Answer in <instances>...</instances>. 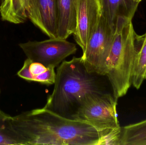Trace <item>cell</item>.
Returning <instances> with one entry per match:
<instances>
[{
    "instance_id": "cell-17",
    "label": "cell",
    "mask_w": 146,
    "mask_h": 145,
    "mask_svg": "<svg viewBox=\"0 0 146 145\" xmlns=\"http://www.w3.org/2000/svg\"><path fill=\"white\" fill-rule=\"evenodd\" d=\"M48 67H46L43 65L37 62H32L30 66V70L31 74L34 78L35 77L43 73L48 70Z\"/></svg>"
},
{
    "instance_id": "cell-13",
    "label": "cell",
    "mask_w": 146,
    "mask_h": 145,
    "mask_svg": "<svg viewBox=\"0 0 146 145\" xmlns=\"http://www.w3.org/2000/svg\"><path fill=\"white\" fill-rule=\"evenodd\" d=\"M120 145H146V120L121 127Z\"/></svg>"
},
{
    "instance_id": "cell-15",
    "label": "cell",
    "mask_w": 146,
    "mask_h": 145,
    "mask_svg": "<svg viewBox=\"0 0 146 145\" xmlns=\"http://www.w3.org/2000/svg\"><path fill=\"white\" fill-rule=\"evenodd\" d=\"M54 68L53 67H48L47 71L34 77V81L46 85L54 84L56 77Z\"/></svg>"
},
{
    "instance_id": "cell-8",
    "label": "cell",
    "mask_w": 146,
    "mask_h": 145,
    "mask_svg": "<svg viewBox=\"0 0 146 145\" xmlns=\"http://www.w3.org/2000/svg\"><path fill=\"white\" fill-rule=\"evenodd\" d=\"M28 19L50 38H57L56 0H33Z\"/></svg>"
},
{
    "instance_id": "cell-4",
    "label": "cell",
    "mask_w": 146,
    "mask_h": 145,
    "mask_svg": "<svg viewBox=\"0 0 146 145\" xmlns=\"http://www.w3.org/2000/svg\"><path fill=\"white\" fill-rule=\"evenodd\" d=\"M115 31L102 15L82 56L87 70L106 76V65Z\"/></svg>"
},
{
    "instance_id": "cell-1",
    "label": "cell",
    "mask_w": 146,
    "mask_h": 145,
    "mask_svg": "<svg viewBox=\"0 0 146 145\" xmlns=\"http://www.w3.org/2000/svg\"><path fill=\"white\" fill-rule=\"evenodd\" d=\"M11 123L23 145H99L101 137L89 123L44 108L12 117Z\"/></svg>"
},
{
    "instance_id": "cell-5",
    "label": "cell",
    "mask_w": 146,
    "mask_h": 145,
    "mask_svg": "<svg viewBox=\"0 0 146 145\" xmlns=\"http://www.w3.org/2000/svg\"><path fill=\"white\" fill-rule=\"evenodd\" d=\"M117 101L111 93L95 98L79 110L75 120L89 123L102 136L120 127L117 111Z\"/></svg>"
},
{
    "instance_id": "cell-10",
    "label": "cell",
    "mask_w": 146,
    "mask_h": 145,
    "mask_svg": "<svg viewBox=\"0 0 146 145\" xmlns=\"http://www.w3.org/2000/svg\"><path fill=\"white\" fill-rule=\"evenodd\" d=\"M103 15L115 31L119 17L133 20L139 3L131 0H102Z\"/></svg>"
},
{
    "instance_id": "cell-3",
    "label": "cell",
    "mask_w": 146,
    "mask_h": 145,
    "mask_svg": "<svg viewBox=\"0 0 146 145\" xmlns=\"http://www.w3.org/2000/svg\"><path fill=\"white\" fill-rule=\"evenodd\" d=\"M136 34L132 20L123 17L117 18L106 73L113 96L117 100L127 94L132 85L137 52Z\"/></svg>"
},
{
    "instance_id": "cell-19",
    "label": "cell",
    "mask_w": 146,
    "mask_h": 145,
    "mask_svg": "<svg viewBox=\"0 0 146 145\" xmlns=\"http://www.w3.org/2000/svg\"><path fill=\"white\" fill-rule=\"evenodd\" d=\"M145 79H146V75H145Z\"/></svg>"
},
{
    "instance_id": "cell-9",
    "label": "cell",
    "mask_w": 146,
    "mask_h": 145,
    "mask_svg": "<svg viewBox=\"0 0 146 145\" xmlns=\"http://www.w3.org/2000/svg\"><path fill=\"white\" fill-rule=\"evenodd\" d=\"M58 11L57 38L66 39L76 26V0H56Z\"/></svg>"
},
{
    "instance_id": "cell-7",
    "label": "cell",
    "mask_w": 146,
    "mask_h": 145,
    "mask_svg": "<svg viewBox=\"0 0 146 145\" xmlns=\"http://www.w3.org/2000/svg\"><path fill=\"white\" fill-rule=\"evenodd\" d=\"M103 12L102 0H76V26L73 34L82 53Z\"/></svg>"
},
{
    "instance_id": "cell-18",
    "label": "cell",
    "mask_w": 146,
    "mask_h": 145,
    "mask_svg": "<svg viewBox=\"0 0 146 145\" xmlns=\"http://www.w3.org/2000/svg\"><path fill=\"white\" fill-rule=\"evenodd\" d=\"M131 1H133L134 2L136 3H139H139L142 0H131Z\"/></svg>"
},
{
    "instance_id": "cell-12",
    "label": "cell",
    "mask_w": 146,
    "mask_h": 145,
    "mask_svg": "<svg viewBox=\"0 0 146 145\" xmlns=\"http://www.w3.org/2000/svg\"><path fill=\"white\" fill-rule=\"evenodd\" d=\"M135 44L137 49L132 77V85L139 89L145 79L146 72V32L144 35H135Z\"/></svg>"
},
{
    "instance_id": "cell-11",
    "label": "cell",
    "mask_w": 146,
    "mask_h": 145,
    "mask_svg": "<svg viewBox=\"0 0 146 145\" xmlns=\"http://www.w3.org/2000/svg\"><path fill=\"white\" fill-rule=\"evenodd\" d=\"M33 0H3L0 15L3 21L19 24L28 19V13Z\"/></svg>"
},
{
    "instance_id": "cell-14",
    "label": "cell",
    "mask_w": 146,
    "mask_h": 145,
    "mask_svg": "<svg viewBox=\"0 0 146 145\" xmlns=\"http://www.w3.org/2000/svg\"><path fill=\"white\" fill-rule=\"evenodd\" d=\"M11 118L0 110V145H23L12 126Z\"/></svg>"
},
{
    "instance_id": "cell-6",
    "label": "cell",
    "mask_w": 146,
    "mask_h": 145,
    "mask_svg": "<svg viewBox=\"0 0 146 145\" xmlns=\"http://www.w3.org/2000/svg\"><path fill=\"white\" fill-rule=\"evenodd\" d=\"M27 58L46 67L55 68L77 51L76 45L66 39L50 38L38 41H29L19 44Z\"/></svg>"
},
{
    "instance_id": "cell-2",
    "label": "cell",
    "mask_w": 146,
    "mask_h": 145,
    "mask_svg": "<svg viewBox=\"0 0 146 145\" xmlns=\"http://www.w3.org/2000/svg\"><path fill=\"white\" fill-rule=\"evenodd\" d=\"M106 77L88 72L82 57L64 60L57 68L53 92L43 108L75 120L83 106L95 98L110 93L107 91Z\"/></svg>"
},
{
    "instance_id": "cell-16",
    "label": "cell",
    "mask_w": 146,
    "mask_h": 145,
    "mask_svg": "<svg viewBox=\"0 0 146 145\" xmlns=\"http://www.w3.org/2000/svg\"><path fill=\"white\" fill-rule=\"evenodd\" d=\"M32 61L28 58L24 62L22 68L18 72L17 75L20 77L30 81H33V77L30 70V66Z\"/></svg>"
}]
</instances>
